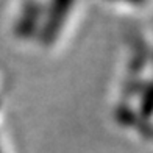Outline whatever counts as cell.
<instances>
[{"instance_id":"1","label":"cell","mask_w":153,"mask_h":153,"mask_svg":"<svg viewBox=\"0 0 153 153\" xmlns=\"http://www.w3.org/2000/svg\"><path fill=\"white\" fill-rule=\"evenodd\" d=\"M75 0H50V6L47 8L45 22L42 24V38L45 42L52 41L58 36V31L61 30L66 17L71 13V8Z\"/></svg>"},{"instance_id":"3","label":"cell","mask_w":153,"mask_h":153,"mask_svg":"<svg viewBox=\"0 0 153 153\" xmlns=\"http://www.w3.org/2000/svg\"><path fill=\"white\" fill-rule=\"evenodd\" d=\"M0 153H2V152H0Z\"/></svg>"},{"instance_id":"2","label":"cell","mask_w":153,"mask_h":153,"mask_svg":"<svg viewBox=\"0 0 153 153\" xmlns=\"http://www.w3.org/2000/svg\"><path fill=\"white\" fill-rule=\"evenodd\" d=\"M120 2H128V3H141L142 0H120Z\"/></svg>"}]
</instances>
